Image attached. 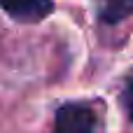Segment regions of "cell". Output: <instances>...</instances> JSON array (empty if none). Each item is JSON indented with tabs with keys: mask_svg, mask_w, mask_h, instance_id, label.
Masks as SVG:
<instances>
[{
	"mask_svg": "<svg viewBox=\"0 0 133 133\" xmlns=\"http://www.w3.org/2000/svg\"><path fill=\"white\" fill-rule=\"evenodd\" d=\"M54 133H98V115L87 103H65L54 115Z\"/></svg>",
	"mask_w": 133,
	"mask_h": 133,
	"instance_id": "obj_1",
	"label": "cell"
},
{
	"mask_svg": "<svg viewBox=\"0 0 133 133\" xmlns=\"http://www.w3.org/2000/svg\"><path fill=\"white\" fill-rule=\"evenodd\" d=\"M0 7L21 23H37L54 12L51 0H0Z\"/></svg>",
	"mask_w": 133,
	"mask_h": 133,
	"instance_id": "obj_2",
	"label": "cell"
},
{
	"mask_svg": "<svg viewBox=\"0 0 133 133\" xmlns=\"http://www.w3.org/2000/svg\"><path fill=\"white\" fill-rule=\"evenodd\" d=\"M122 105H124V112H126L129 122L133 124V72L126 77V82H124V89H122Z\"/></svg>",
	"mask_w": 133,
	"mask_h": 133,
	"instance_id": "obj_4",
	"label": "cell"
},
{
	"mask_svg": "<svg viewBox=\"0 0 133 133\" xmlns=\"http://www.w3.org/2000/svg\"><path fill=\"white\" fill-rule=\"evenodd\" d=\"M133 14V0H103L98 7V19L103 23H119Z\"/></svg>",
	"mask_w": 133,
	"mask_h": 133,
	"instance_id": "obj_3",
	"label": "cell"
}]
</instances>
